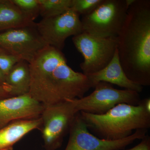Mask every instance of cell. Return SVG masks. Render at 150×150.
Masks as SVG:
<instances>
[{
	"mask_svg": "<svg viewBox=\"0 0 150 150\" xmlns=\"http://www.w3.org/2000/svg\"><path fill=\"white\" fill-rule=\"evenodd\" d=\"M67 62L62 51L50 46L43 48L29 64V94L44 105L83 97L91 84Z\"/></svg>",
	"mask_w": 150,
	"mask_h": 150,
	"instance_id": "1",
	"label": "cell"
},
{
	"mask_svg": "<svg viewBox=\"0 0 150 150\" xmlns=\"http://www.w3.org/2000/svg\"><path fill=\"white\" fill-rule=\"evenodd\" d=\"M119 61L129 79L150 85V1L135 0L118 35Z\"/></svg>",
	"mask_w": 150,
	"mask_h": 150,
	"instance_id": "2",
	"label": "cell"
},
{
	"mask_svg": "<svg viewBox=\"0 0 150 150\" xmlns=\"http://www.w3.org/2000/svg\"><path fill=\"white\" fill-rule=\"evenodd\" d=\"M88 129L98 138L109 141L125 139L140 129L150 127V112L144 100L138 105L121 103L101 115L79 112Z\"/></svg>",
	"mask_w": 150,
	"mask_h": 150,
	"instance_id": "3",
	"label": "cell"
},
{
	"mask_svg": "<svg viewBox=\"0 0 150 150\" xmlns=\"http://www.w3.org/2000/svg\"><path fill=\"white\" fill-rule=\"evenodd\" d=\"M129 8L126 0H103L93 11L82 16L83 32L102 38L118 37Z\"/></svg>",
	"mask_w": 150,
	"mask_h": 150,
	"instance_id": "4",
	"label": "cell"
},
{
	"mask_svg": "<svg viewBox=\"0 0 150 150\" xmlns=\"http://www.w3.org/2000/svg\"><path fill=\"white\" fill-rule=\"evenodd\" d=\"M78 112L73 99L44 105L40 115L42 123L40 130L46 150H56L61 147Z\"/></svg>",
	"mask_w": 150,
	"mask_h": 150,
	"instance_id": "5",
	"label": "cell"
},
{
	"mask_svg": "<svg viewBox=\"0 0 150 150\" xmlns=\"http://www.w3.org/2000/svg\"><path fill=\"white\" fill-rule=\"evenodd\" d=\"M77 50L83 56L80 67L88 76L102 69L112 60L118 46V38H102L83 32L72 38Z\"/></svg>",
	"mask_w": 150,
	"mask_h": 150,
	"instance_id": "6",
	"label": "cell"
},
{
	"mask_svg": "<svg viewBox=\"0 0 150 150\" xmlns=\"http://www.w3.org/2000/svg\"><path fill=\"white\" fill-rule=\"evenodd\" d=\"M94 88L88 96L73 99L78 112L101 115L117 105H136L142 101L139 93L131 90L117 89L108 83L100 82Z\"/></svg>",
	"mask_w": 150,
	"mask_h": 150,
	"instance_id": "7",
	"label": "cell"
},
{
	"mask_svg": "<svg viewBox=\"0 0 150 150\" xmlns=\"http://www.w3.org/2000/svg\"><path fill=\"white\" fill-rule=\"evenodd\" d=\"M147 130L140 129L125 139L116 141L103 139L89 131L80 112L75 115L70 127L69 138L64 150H121L135 141L143 139Z\"/></svg>",
	"mask_w": 150,
	"mask_h": 150,
	"instance_id": "8",
	"label": "cell"
},
{
	"mask_svg": "<svg viewBox=\"0 0 150 150\" xmlns=\"http://www.w3.org/2000/svg\"><path fill=\"white\" fill-rule=\"evenodd\" d=\"M47 46L36 29L35 23L0 33V48L28 64Z\"/></svg>",
	"mask_w": 150,
	"mask_h": 150,
	"instance_id": "9",
	"label": "cell"
},
{
	"mask_svg": "<svg viewBox=\"0 0 150 150\" xmlns=\"http://www.w3.org/2000/svg\"><path fill=\"white\" fill-rule=\"evenodd\" d=\"M35 25L46 44L61 51L68 38L83 32L80 16L71 8L57 16L43 18Z\"/></svg>",
	"mask_w": 150,
	"mask_h": 150,
	"instance_id": "10",
	"label": "cell"
},
{
	"mask_svg": "<svg viewBox=\"0 0 150 150\" xmlns=\"http://www.w3.org/2000/svg\"><path fill=\"white\" fill-rule=\"evenodd\" d=\"M44 105L29 93L0 100V129L14 121L40 117Z\"/></svg>",
	"mask_w": 150,
	"mask_h": 150,
	"instance_id": "11",
	"label": "cell"
},
{
	"mask_svg": "<svg viewBox=\"0 0 150 150\" xmlns=\"http://www.w3.org/2000/svg\"><path fill=\"white\" fill-rule=\"evenodd\" d=\"M87 76L92 88H94L100 82H104L139 93L143 90V86L134 83L127 77L120 64L117 48L112 60L107 66Z\"/></svg>",
	"mask_w": 150,
	"mask_h": 150,
	"instance_id": "12",
	"label": "cell"
},
{
	"mask_svg": "<svg viewBox=\"0 0 150 150\" xmlns=\"http://www.w3.org/2000/svg\"><path fill=\"white\" fill-rule=\"evenodd\" d=\"M41 117L14 121L0 129V150H13L14 145L30 132L40 130Z\"/></svg>",
	"mask_w": 150,
	"mask_h": 150,
	"instance_id": "13",
	"label": "cell"
},
{
	"mask_svg": "<svg viewBox=\"0 0 150 150\" xmlns=\"http://www.w3.org/2000/svg\"><path fill=\"white\" fill-rule=\"evenodd\" d=\"M30 81L29 64L23 60L17 63L5 77L6 83L11 88L13 97L29 93Z\"/></svg>",
	"mask_w": 150,
	"mask_h": 150,
	"instance_id": "14",
	"label": "cell"
},
{
	"mask_svg": "<svg viewBox=\"0 0 150 150\" xmlns=\"http://www.w3.org/2000/svg\"><path fill=\"white\" fill-rule=\"evenodd\" d=\"M35 23L11 0L0 2V30L31 25Z\"/></svg>",
	"mask_w": 150,
	"mask_h": 150,
	"instance_id": "15",
	"label": "cell"
},
{
	"mask_svg": "<svg viewBox=\"0 0 150 150\" xmlns=\"http://www.w3.org/2000/svg\"><path fill=\"white\" fill-rule=\"evenodd\" d=\"M39 5V15L43 18L62 14L69 10L72 0H38Z\"/></svg>",
	"mask_w": 150,
	"mask_h": 150,
	"instance_id": "16",
	"label": "cell"
},
{
	"mask_svg": "<svg viewBox=\"0 0 150 150\" xmlns=\"http://www.w3.org/2000/svg\"><path fill=\"white\" fill-rule=\"evenodd\" d=\"M23 13L34 21L40 12L38 0H11Z\"/></svg>",
	"mask_w": 150,
	"mask_h": 150,
	"instance_id": "17",
	"label": "cell"
},
{
	"mask_svg": "<svg viewBox=\"0 0 150 150\" xmlns=\"http://www.w3.org/2000/svg\"><path fill=\"white\" fill-rule=\"evenodd\" d=\"M103 0H72L71 8L79 15H86L93 11Z\"/></svg>",
	"mask_w": 150,
	"mask_h": 150,
	"instance_id": "18",
	"label": "cell"
},
{
	"mask_svg": "<svg viewBox=\"0 0 150 150\" xmlns=\"http://www.w3.org/2000/svg\"><path fill=\"white\" fill-rule=\"evenodd\" d=\"M21 60L10 54H0V70L6 77L12 67Z\"/></svg>",
	"mask_w": 150,
	"mask_h": 150,
	"instance_id": "19",
	"label": "cell"
},
{
	"mask_svg": "<svg viewBox=\"0 0 150 150\" xmlns=\"http://www.w3.org/2000/svg\"><path fill=\"white\" fill-rule=\"evenodd\" d=\"M127 150H150V137L147 135L139 144Z\"/></svg>",
	"mask_w": 150,
	"mask_h": 150,
	"instance_id": "20",
	"label": "cell"
},
{
	"mask_svg": "<svg viewBox=\"0 0 150 150\" xmlns=\"http://www.w3.org/2000/svg\"><path fill=\"white\" fill-rule=\"evenodd\" d=\"M13 97L11 86L5 83L0 86V100Z\"/></svg>",
	"mask_w": 150,
	"mask_h": 150,
	"instance_id": "21",
	"label": "cell"
},
{
	"mask_svg": "<svg viewBox=\"0 0 150 150\" xmlns=\"http://www.w3.org/2000/svg\"><path fill=\"white\" fill-rule=\"evenodd\" d=\"M5 77V75L0 70V86L6 83Z\"/></svg>",
	"mask_w": 150,
	"mask_h": 150,
	"instance_id": "22",
	"label": "cell"
},
{
	"mask_svg": "<svg viewBox=\"0 0 150 150\" xmlns=\"http://www.w3.org/2000/svg\"><path fill=\"white\" fill-rule=\"evenodd\" d=\"M0 54H8L5 51H4L3 49L0 48Z\"/></svg>",
	"mask_w": 150,
	"mask_h": 150,
	"instance_id": "23",
	"label": "cell"
},
{
	"mask_svg": "<svg viewBox=\"0 0 150 150\" xmlns=\"http://www.w3.org/2000/svg\"><path fill=\"white\" fill-rule=\"evenodd\" d=\"M2 1L1 0H0V2H1Z\"/></svg>",
	"mask_w": 150,
	"mask_h": 150,
	"instance_id": "24",
	"label": "cell"
}]
</instances>
